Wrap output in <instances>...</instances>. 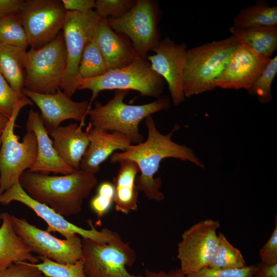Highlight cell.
<instances>
[{"mask_svg":"<svg viewBox=\"0 0 277 277\" xmlns=\"http://www.w3.org/2000/svg\"><path fill=\"white\" fill-rule=\"evenodd\" d=\"M145 124L148 129L147 140L130 145L124 151L113 153L110 162L116 163L129 160L135 162L140 172L136 178L137 190L148 199L159 202L164 200V195L160 190L161 180L154 177V175L163 160L175 158L189 161L200 168H204V165L191 148L172 140L173 134L179 129L177 125L170 133L163 134L158 131L152 115L145 118Z\"/></svg>","mask_w":277,"mask_h":277,"instance_id":"cell-1","label":"cell"},{"mask_svg":"<svg viewBox=\"0 0 277 277\" xmlns=\"http://www.w3.org/2000/svg\"><path fill=\"white\" fill-rule=\"evenodd\" d=\"M19 182L32 199L64 217L80 213L84 200L98 183L94 174L81 169L62 175L26 170Z\"/></svg>","mask_w":277,"mask_h":277,"instance_id":"cell-2","label":"cell"},{"mask_svg":"<svg viewBox=\"0 0 277 277\" xmlns=\"http://www.w3.org/2000/svg\"><path fill=\"white\" fill-rule=\"evenodd\" d=\"M240 44L233 36L187 50L183 76L185 97L216 88L231 55Z\"/></svg>","mask_w":277,"mask_h":277,"instance_id":"cell-3","label":"cell"},{"mask_svg":"<svg viewBox=\"0 0 277 277\" xmlns=\"http://www.w3.org/2000/svg\"><path fill=\"white\" fill-rule=\"evenodd\" d=\"M129 91L116 90L113 97L103 105L96 102L90 108V125L107 131H116L127 136L135 144L143 142V136L139 131V125L143 119L152 114L168 109L170 102L167 97L142 105L124 103Z\"/></svg>","mask_w":277,"mask_h":277,"instance_id":"cell-4","label":"cell"},{"mask_svg":"<svg viewBox=\"0 0 277 277\" xmlns=\"http://www.w3.org/2000/svg\"><path fill=\"white\" fill-rule=\"evenodd\" d=\"M165 81L154 71L149 62L139 57L130 64L118 69L109 70L93 78L82 79L78 90L88 89L93 101L104 90H134L142 96L160 98L165 89Z\"/></svg>","mask_w":277,"mask_h":277,"instance_id":"cell-5","label":"cell"},{"mask_svg":"<svg viewBox=\"0 0 277 277\" xmlns=\"http://www.w3.org/2000/svg\"><path fill=\"white\" fill-rule=\"evenodd\" d=\"M33 102L26 96L15 109L1 133L0 148V195L15 183L22 174L33 165L37 155L34 133L27 130L22 142L14 132L15 121L21 110Z\"/></svg>","mask_w":277,"mask_h":277,"instance_id":"cell-6","label":"cell"},{"mask_svg":"<svg viewBox=\"0 0 277 277\" xmlns=\"http://www.w3.org/2000/svg\"><path fill=\"white\" fill-rule=\"evenodd\" d=\"M67 68V53L62 32L52 41L27 51L24 89L53 94L60 89Z\"/></svg>","mask_w":277,"mask_h":277,"instance_id":"cell-7","label":"cell"},{"mask_svg":"<svg viewBox=\"0 0 277 277\" xmlns=\"http://www.w3.org/2000/svg\"><path fill=\"white\" fill-rule=\"evenodd\" d=\"M82 257L87 277H143L130 273L127 267L135 262V251L115 232L107 243L82 238Z\"/></svg>","mask_w":277,"mask_h":277,"instance_id":"cell-8","label":"cell"},{"mask_svg":"<svg viewBox=\"0 0 277 277\" xmlns=\"http://www.w3.org/2000/svg\"><path fill=\"white\" fill-rule=\"evenodd\" d=\"M101 17L94 10L67 11L62 33L67 53V68L60 89L71 97L81 85L78 67L84 50L95 36Z\"/></svg>","mask_w":277,"mask_h":277,"instance_id":"cell-9","label":"cell"},{"mask_svg":"<svg viewBox=\"0 0 277 277\" xmlns=\"http://www.w3.org/2000/svg\"><path fill=\"white\" fill-rule=\"evenodd\" d=\"M161 10L157 2L152 0H137L132 8L118 17H108L111 28L127 36L138 55L147 59L148 52L160 40L158 25Z\"/></svg>","mask_w":277,"mask_h":277,"instance_id":"cell-10","label":"cell"},{"mask_svg":"<svg viewBox=\"0 0 277 277\" xmlns=\"http://www.w3.org/2000/svg\"><path fill=\"white\" fill-rule=\"evenodd\" d=\"M66 13L61 1H24L17 14L30 48H41L54 39L62 30Z\"/></svg>","mask_w":277,"mask_h":277,"instance_id":"cell-11","label":"cell"},{"mask_svg":"<svg viewBox=\"0 0 277 277\" xmlns=\"http://www.w3.org/2000/svg\"><path fill=\"white\" fill-rule=\"evenodd\" d=\"M219 221L208 219L186 230L177 244V259L185 276L208 267L219 245Z\"/></svg>","mask_w":277,"mask_h":277,"instance_id":"cell-12","label":"cell"},{"mask_svg":"<svg viewBox=\"0 0 277 277\" xmlns=\"http://www.w3.org/2000/svg\"><path fill=\"white\" fill-rule=\"evenodd\" d=\"M20 202L32 210L47 224V231L56 232L65 239L78 235L82 238L95 242L107 243L113 236L115 232L107 228L97 230L89 220V229H84L67 221L53 210L29 196L17 182L0 195V204L8 205L12 202Z\"/></svg>","mask_w":277,"mask_h":277,"instance_id":"cell-13","label":"cell"},{"mask_svg":"<svg viewBox=\"0 0 277 277\" xmlns=\"http://www.w3.org/2000/svg\"><path fill=\"white\" fill-rule=\"evenodd\" d=\"M10 217L16 233L32 252L64 264L74 263L82 259V238L79 235L60 239L47 230L30 224L25 219L13 215Z\"/></svg>","mask_w":277,"mask_h":277,"instance_id":"cell-14","label":"cell"},{"mask_svg":"<svg viewBox=\"0 0 277 277\" xmlns=\"http://www.w3.org/2000/svg\"><path fill=\"white\" fill-rule=\"evenodd\" d=\"M187 50L185 43L176 44L166 37L161 39L152 49L154 54L147 57L152 70L167 84L175 106L180 105L185 98L183 76Z\"/></svg>","mask_w":277,"mask_h":277,"instance_id":"cell-15","label":"cell"},{"mask_svg":"<svg viewBox=\"0 0 277 277\" xmlns=\"http://www.w3.org/2000/svg\"><path fill=\"white\" fill-rule=\"evenodd\" d=\"M24 94L39 109L41 116L49 134L65 120H74L85 124L89 110L87 101L75 102L59 89L53 94H42L24 89Z\"/></svg>","mask_w":277,"mask_h":277,"instance_id":"cell-16","label":"cell"},{"mask_svg":"<svg viewBox=\"0 0 277 277\" xmlns=\"http://www.w3.org/2000/svg\"><path fill=\"white\" fill-rule=\"evenodd\" d=\"M270 58L257 54L240 43L217 80L216 87L248 91Z\"/></svg>","mask_w":277,"mask_h":277,"instance_id":"cell-17","label":"cell"},{"mask_svg":"<svg viewBox=\"0 0 277 277\" xmlns=\"http://www.w3.org/2000/svg\"><path fill=\"white\" fill-rule=\"evenodd\" d=\"M27 130L32 131L37 142V155L30 171L47 174L52 172L62 175L67 174L73 170L59 156L49 136L41 115L31 109L26 122Z\"/></svg>","mask_w":277,"mask_h":277,"instance_id":"cell-18","label":"cell"},{"mask_svg":"<svg viewBox=\"0 0 277 277\" xmlns=\"http://www.w3.org/2000/svg\"><path fill=\"white\" fill-rule=\"evenodd\" d=\"M88 131L90 143L81 162L80 169L95 174L100 165L116 150L125 151L132 145L125 135L116 131L110 132L103 129L91 128Z\"/></svg>","mask_w":277,"mask_h":277,"instance_id":"cell-19","label":"cell"},{"mask_svg":"<svg viewBox=\"0 0 277 277\" xmlns=\"http://www.w3.org/2000/svg\"><path fill=\"white\" fill-rule=\"evenodd\" d=\"M95 37L109 70L125 67L140 57L131 42L111 28L107 18L101 17Z\"/></svg>","mask_w":277,"mask_h":277,"instance_id":"cell-20","label":"cell"},{"mask_svg":"<svg viewBox=\"0 0 277 277\" xmlns=\"http://www.w3.org/2000/svg\"><path fill=\"white\" fill-rule=\"evenodd\" d=\"M84 125L83 123H70L60 126L49 134L59 156L73 170L80 169L81 160L90 143L88 130H82Z\"/></svg>","mask_w":277,"mask_h":277,"instance_id":"cell-21","label":"cell"},{"mask_svg":"<svg viewBox=\"0 0 277 277\" xmlns=\"http://www.w3.org/2000/svg\"><path fill=\"white\" fill-rule=\"evenodd\" d=\"M10 216L7 212L0 213V269L16 262L38 263V257L16 233Z\"/></svg>","mask_w":277,"mask_h":277,"instance_id":"cell-22","label":"cell"},{"mask_svg":"<svg viewBox=\"0 0 277 277\" xmlns=\"http://www.w3.org/2000/svg\"><path fill=\"white\" fill-rule=\"evenodd\" d=\"M117 175L113 179L114 206L116 211L127 214L137 210L138 190L136 178L139 172L136 164L129 160L121 161Z\"/></svg>","mask_w":277,"mask_h":277,"instance_id":"cell-23","label":"cell"},{"mask_svg":"<svg viewBox=\"0 0 277 277\" xmlns=\"http://www.w3.org/2000/svg\"><path fill=\"white\" fill-rule=\"evenodd\" d=\"M229 31L231 36L261 56L271 58L277 49V26L246 29L231 26Z\"/></svg>","mask_w":277,"mask_h":277,"instance_id":"cell-24","label":"cell"},{"mask_svg":"<svg viewBox=\"0 0 277 277\" xmlns=\"http://www.w3.org/2000/svg\"><path fill=\"white\" fill-rule=\"evenodd\" d=\"M27 50L0 42V72L12 89L23 94Z\"/></svg>","mask_w":277,"mask_h":277,"instance_id":"cell-25","label":"cell"},{"mask_svg":"<svg viewBox=\"0 0 277 277\" xmlns=\"http://www.w3.org/2000/svg\"><path fill=\"white\" fill-rule=\"evenodd\" d=\"M275 26H277V7L270 6L266 2L259 1L255 5L240 10L234 18L233 26L246 29Z\"/></svg>","mask_w":277,"mask_h":277,"instance_id":"cell-26","label":"cell"},{"mask_svg":"<svg viewBox=\"0 0 277 277\" xmlns=\"http://www.w3.org/2000/svg\"><path fill=\"white\" fill-rule=\"evenodd\" d=\"M219 245L208 267L213 269L240 268L247 266L241 252L221 232L218 233Z\"/></svg>","mask_w":277,"mask_h":277,"instance_id":"cell-27","label":"cell"},{"mask_svg":"<svg viewBox=\"0 0 277 277\" xmlns=\"http://www.w3.org/2000/svg\"><path fill=\"white\" fill-rule=\"evenodd\" d=\"M95 36L86 45L80 61L78 72L82 79L97 77L109 70Z\"/></svg>","mask_w":277,"mask_h":277,"instance_id":"cell-28","label":"cell"},{"mask_svg":"<svg viewBox=\"0 0 277 277\" xmlns=\"http://www.w3.org/2000/svg\"><path fill=\"white\" fill-rule=\"evenodd\" d=\"M0 42L27 50L29 46L27 36L17 13L0 18Z\"/></svg>","mask_w":277,"mask_h":277,"instance_id":"cell-29","label":"cell"},{"mask_svg":"<svg viewBox=\"0 0 277 277\" xmlns=\"http://www.w3.org/2000/svg\"><path fill=\"white\" fill-rule=\"evenodd\" d=\"M40 263H32L45 277H87L82 259L74 263H60L39 256Z\"/></svg>","mask_w":277,"mask_h":277,"instance_id":"cell-30","label":"cell"},{"mask_svg":"<svg viewBox=\"0 0 277 277\" xmlns=\"http://www.w3.org/2000/svg\"><path fill=\"white\" fill-rule=\"evenodd\" d=\"M277 74V56L271 57L260 75L248 90L262 103L271 101V86Z\"/></svg>","mask_w":277,"mask_h":277,"instance_id":"cell-31","label":"cell"},{"mask_svg":"<svg viewBox=\"0 0 277 277\" xmlns=\"http://www.w3.org/2000/svg\"><path fill=\"white\" fill-rule=\"evenodd\" d=\"M114 201V187L112 183L104 181L97 188L96 193L90 202V206L97 217L101 219L111 209Z\"/></svg>","mask_w":277,"mask_h":277,"instance_id":"cell-32","label":"cell"},{"mask_svg":"<svg viewBox=\"0 0 277 277\" xmlns=\"http://www.w3.org/2000/svg\"><path fill=\"white\" fill-rule=\"evenodd\" d=\"M134 0H96L94 11L101 17H118L133 6Z\"/></svg>","mask_w":277,"mask_h":277,"instance_id":"cell-33","label":"cell"},{"mask_svg":"<svg viewBox=\"0 0 277 277\" xmlns=\"http://www.w3.org/2000/svg\"><path fill=\"white\" fill-rule=\"evenodd\" d=\"M25 97L24 93L21 95L16 93L0 72V112L10 118Z\"/></svg>","mask_w":277,"mask_h":277,"instance_id":"cell-34","label":"cell"},{"mask_svg":"<svg viewBox=\"0 0 277 277\" xmlns=\"http://www.w3.org/2000/svg\"><path fill=\"white\" fill-rule=\"evenodd\" d=\"M257 269L256 265L228 269H213L206 267L186 277H255Z\"/></svg>","mask_w":277,"mask_h":277,"instance_id":"cell-35","label":"cell"},{"mask_svg":"<svg viewBox=\"0 0 277 277\" xmlns=\"http://www.w3.org/2000/svg\"><path fill=\"white\" fill-rule=\"evenodd\" d=\"M43 275L32 263L19 262L0 269V277H38Z\"/></svg>","mask_w":277,"mask_h":277,"instance_id":"cell-36","label":"cell"},{"mask_svg":"<svg viewBox=\"0 0 277 277\" xmlns=\"http://www.w3.org/2000/svg\"><path fill=\"white\" fill-rule=\"evenodd\" d=\"M275 225L269 239L261 248L259 255L261 262L268 265L277 263V217Z\"/></svg>","mask_w":277,"mask_h":277,"instance_id":"cell-37","label":"cell"},{"mask_svg":"<svg viewBox=\"0 0 277 277\" xmlns=\"http://www.w3.org/2000/svg\"><path fill=\"white\" fill-rule=\"evenodd\" d=\"M64 8L67 11L86 12L93 10L94 0H62Z\"/></svg>","mask_w":277,"mask_h":277,"instance_id":"cell-38","label":"cell"},{"mask_svg":"<svg viewBox=\"0 0 277 277\" xmlns=\"http://www.w3.org/2000/svg\"><path fill=\"white\" fill-rule=\"evenodd\" d=\"M23 0H0V18L5 15L17 13L22 8Z\"/></svg>","mask_w":277,"mask_h":277,"instance_id":"cell-39","label":"cell"},{"mask_svg":"<svg viewBox=\"0 0 277 277\" xmlns=\"http://www.w3.org/2000/svg\"><path fill=\"white\" fill-rule=\"evenodd\" d=\"M256 266L255 277H277V263L268 265L261 262Z\"/></svg>","mask_w":277,"mask_h":277,"instance_id":"cell-40","label":"cell"},{"mask_svg":"<svg viewBox=\"0 0 277 277\" xmlns=\"http://www.w3.org/2000/svg\"><path fill=\"white\" fill-rule=\"evenodd\" d=\"M143 277H186L180 268L172 269L168 272L160 271H153L146 268Z\"/></svg>","mask_w":277,"mask_h":277,"instance_id":"cell-41","label":"cell"},{"mask_svg":"<svg viewBox=\"0 0 277 277\" xmlns=\"http://www.w3.org/2000/svg\"><path fill=\"white\" fill-rule=\"evenodd\" d=\"M9 120L4 114L0 112V133H2Z\"/></svg>","mask_w":277,"mask_h":277,"instance_id":"cell-42","label":"cell"},{"mask_svg":"<svg viewBox=\"0 0 277 277\" xmlns=\"http://www.w3.org/2000/svg\"><path fill=\"white\" fill-rule=\"evenodd\" d=\"M1 133H0V146H1Z\"/></svg>","mask_w":277,"mask_h":277,"instance_id":"cell-43","label":"cell"},{"mask_svg":"<svg viewBox=\"0 0 277 277\" xmlns=\"http://www.w3.org/2000/svg\"><path fill=\"white\" fill-rule=\"evenodd\" d=\"M38 277H45L44 276H43V275H41V276H38Z\"/></svg>","mask_w":277,"mask_h":277,"instance_id":"cell-44","label":"cell"}]
</instances>
